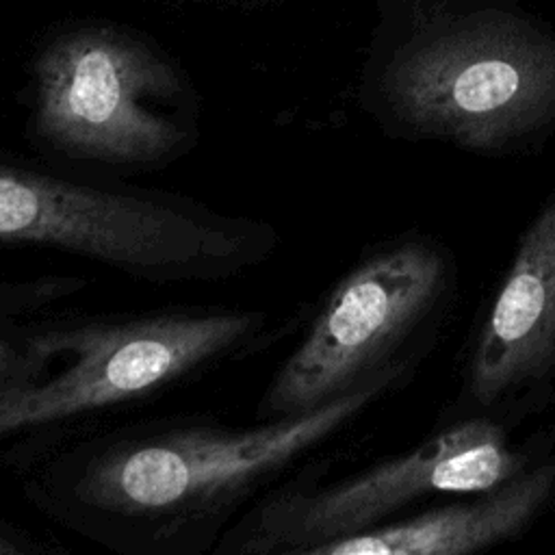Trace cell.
I'll return each mask as SVG.
<instances>
[{"label": "cell", "instance_id": "3", "mask_svg": "<svg viewBox=\"0 0 555 555\" xmlns=\"http://www.w3.org/2000/svg\"><path fill=\"white\" fill-rule=\"evenodd\" d=\"M264 310L195 306L28 332V364L0 386V444L39 447L78 421L147 401L271 336Z\"/></svg>", "mask_w": 555, "mask_h": 555}, {"label": "cell", "instance_id": "2", "mask_svg": "<svg viewBox=\"0 0 555 555\" xmlns=\"http://www.w3.org/2000/svg\"><path fill=\"white\" fill-rule=\"evenodd\" d=\"M0 245L65 251L154 284H204L269 260L278 232L180 193L0 160Z\"/></svg>", "mask_w": 555, "mask_h": 555}, {"label": "cell", "instance_id": "6", "mask_svg": "<svg viewBox=\"0 0 555 555\" xmlns=\"http://www.w3.org/2000/svg\"><path fill=\"white\" fill-rule=\"evenodd\" d=\"M512 473L501 431L488 421L462 423L412 453L327 486L271 488L232 522L215 553L310 555L323 542L373 527L423 492H479Z\"/></svg>", "mask_w": 555, "mask_h": 555}, {"label": "cell", "instance_id": "8", "mask_svg": "<svg viewBox=\"0 0 555 555\" xmlns=\"http://www.w3.org/2000/svg\"><path fill=\"white\" fill-rule=\"evenodd\" d=\"M555 358V195L520 241L483 325L473 388L490 401Z\"/></svg>", "mask_w": 555, "mask_h": 555}, {"label": "cell", "instance_id": "4", "mask_svg": "<svg viewBox=\"0 0 555 555\" xmlns=\"http://www.w3.org/2000/svg\"><path fill=\"white\" fill-rule=\"evenodd\" d=\"M33 134L39 150L117 171H150L186 156L197 108L171 65L111 35L56 41L37 65Z\"/></svg>", "mask_w": 555, "mask_h": 555}, {"label": "cell", "instance_id": "10", "mask_svg": "<svg viewBox=\"0 0 555 555\" xmlns=\"http://www.w3.org/2000/svg\"><path fill=\"white\" fill-rule=\"evenodd\" d=\"M28 332L0 330V386L28 364Z\"/></svg>", "mask_w": 555, "mask_h": 555}, {"label": "cell", "instance_id": "11", "mask_svg": "<svg viewBox=\"0 0 555 555\" xmlns=\"http://www.w3.org/2000/svg\"><path fill=\"white\" fill-rule=\"evenodd\" d=\"M41 551L46 548L39 542H35L30 533L0 516V555H30Z\"/></svg>", "mask_w": 555, "mask_h": 555}, {"label": "cell", "instance_id": "5", "mask_svg": "<svg viewBox=\"0 0 555 555\" xmlns=\"http://www.w3.org/2000/svg\"><path fill=\"white\" fill-rule=\"evenodd\" d=\"M410 126L496 147L555 115V41L512 20H466L410 43L386 74Z\"/></svg>", "mask_w": 555, "mask_h": 555}, {"label": "cell", "instance_id": "1", "mask_svg": "<svg viewBox=\"0 0 555 555\" xmlns=\"http://www.w3.org/2000/svg\"><path fill=\"white\" fill-rule=\"evenodd\" d=\"M373 395L358 386L317 408L258 418L150 423L39 451L28 499L59 525L128 555H191L217 544L225 520L260 499L295 460Z\"/></svg>", "mask_w": 555, "mask_h": 555}, {"label": "cell", "instance_id": "7", "mask_svg": "<svg viewBox=\"0 0 555 555\" xmlns=\"http://www.w3.org/2000/svg\"><path fill=\"white\" fill-rule=\"evenodd\" d=\"M440 282L442 260L425 245H401L356 267L273 373L256 418L304 412L358 388L364 371L431 301Z\"/></svg>", "mask_w": 555, "mask_h": 555}, {"label": "cell", "instance_id": "9", "mask_svg": "<svg viewBox=\"0 0 555 555\" xmlns=\"http://www.w3.org/2000/svg\"><path fill=\"white\" fill-rule=\"evenodd\" d=\"M553 468L512 483L477 505L447 507L410 522L369 527L312 548L310 555H457L512 535L548 494Z\"/></svg>", "mask_w": 555, "mask_h": 555}]
</instances>
